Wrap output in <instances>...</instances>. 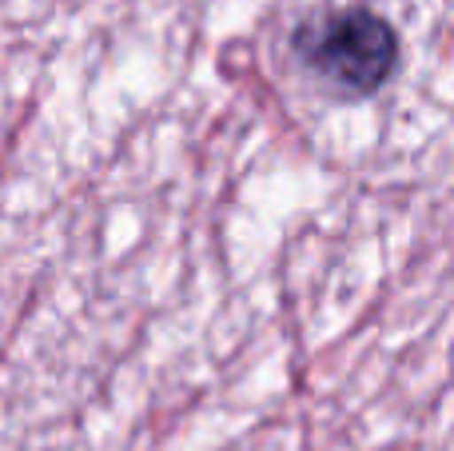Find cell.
<instances>
[{
  "mask_svg": "<svg viewBox=\"0 0 454 451\" xmlns=\"http://www.w3.org/2000/svg\"><path fill=\"white\" fill-rule=\"evenodd\" d=\"M295 52L319 80L343 88V92H371L395 68V32L383 16L367 8H343V12L311 16L295 32Z\"/></svg>",
  "mask_w": 454,
  "mask_h": 451,
  "instance_id": "6da1fadb",
  "label": "cell"
}]
</instances>
